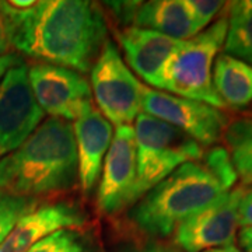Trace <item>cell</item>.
<instances>
[{
  "label": "cell",
  "mask_w": 252,
  "mask_h": 252,
  "mask_svg": "<svg viewBox=\"0 0 252 252\" xmlns=\"http://www.w3.org/2000/svg\"><path fill=\"white\" fill-rule=\"evenodd\" d=\"M9 46L44 63L89 72L104 46V14L86 0H44L28 9L0 1Z\"/></svg>",
  "instance_id": "cell-1"
},
{
  "label": "cell",
  "mask_w": 252,
  "mask_h": 252,
  "mask_svg": "<svg viewBox=\"0 0 252 252\" xmlns=\"http://www.w3.org/2000/svg\"><path fill=\"white\" fill-rule=\"evenodd\" d=\"M77 178L73 125L49 118L23 144L0 158V190L35 198L72 188Z\"/></svg>",
  "instance_id": "cell-2"
},
{
  "label": "cell",
  "mask_w": 252,
  "mask_h": 252,
  "mask_svg": "<svg viewBox=\"0 0 252 252\" xmlns=\"http://www.w3.org/2000/svg\"><path fill=\"white\" fill-rule=\"evenodd\" d=\"M225 192L203 162H185L136 202L130 219L144 234L168 237L181 221Z\"/></svg>",
  "instance_id": "cell-3"
},
{
  "label": "cell",
  "mask_w": 252,
  "mask_h": 252,
  "mask_svg": "<svg viewBox=\"0 0 252 252\" xmlns=\"http://www.w3.org/2000/svg\"><path fill=\"white\" fill-rule=\"evenodd\" d=\"M227 16L215 21L188 41H181L162 67L158 89L178 97L224 108L213 89L212 72L216 55L224 45Z\"/></svg>",
  "instance_id": "cell-4"
},
{
  "label": "cell",
  "mask_w": 252,
  "mask_h": 252,
  "mask_svg": "<svg viewBox=\"0 0 252 252\" xmlns=\"http://www.w3.org/2000/svg\"><path fill=\"white\" fill-rule=\"evenodd\" d=\"M137 200L185 162L199 161L203 146L157 118L139 114L135 122ZM136 200V202H137Z\"/></svg>",
  "instance_id": "cell-5"
},
{
  "label": "cell",
  "mask_w": 252,
  "mask_h": 252,
  "mask_svg": "<svg viewBox=\"0 0 252 252\" xmlns=\"http://www.w3.org/2000/svg\"><path fill=\"white\" fill-rule=\"evenodd\" d=\"M98 111L111 125H132L142 114L143 86L126 66L114 42L107 41L91 67Z\"/></svg>",
  "instance_id": "cell-6"
},
{
  "label": "cell",
  "mask_w": 252,
  "mask_h": 252,
  "mask_svg": "<svg viewBox=\"0 0 252 252\" xmlns=\"http://www.w3.org/2000/svg\"><path fill=\"white\" fill-rule=\"evenodd\" d=\"M142 111L192 137L200 146L217 143L228 125L219 108L143 86Z\"/></svg>",
  "instance_id": "cell-7"
},
{
  "label": "cell",
  "mask_w": 252,
  "mask_h": 252,
  "mask_svg": "<svg viewBox=\"0 0 252 252\" xmlns=\"http://www.w3.org/2000/svg\"><path fill=\"white\" fill-rule=\"evenodd\" d=\"M244 187L230 189L223 196L181 221L174 241L185 252H205L234 244L240 227V202Z\"/></svg>",
  "instance_id": "cell-8"
},
{
  "label": "cell",
  "mask_w": 252,
  "mask_h": 252,
  "mask_svg": "<svg viewBox=\"0 0 252 252\" xmlns=\"http://www.w3.org/2000/svg\"><path fill=\"white\" fill-rule=\"evenodd\" d=\"M28 81L44 114L63 121H76L91 102V87L80 73L49 63L28 67Z\"/></svg>",
  "instance_id": "cell-9"
},
{
  "label": "cell",
  "mask_w": 252,
  "mask_h": 252,
  "mask_svg": "<svg viewBox=\"0 0 252 252\" xmlns=\"http://www.w3.org/2000/svg\"><path fill=\"white\" fill-rule=\"evenodd\" d=\"M42 118L28 81V67L20 63L0 81V158L20 147Z\"/></svg>",
  "instance_id": "cell-10"
},
{
  "label": "cell",
  "mask_w": 252,
  "mask_h": 252,
  "mask_svg": "<svg viewBox=\"0 0 252 252\" xmlns=\"http://www.w3.org/2000/svg\"><path fill=\"white\" fill-rule=\"evenodd\" d=\"M137 152L132 125L118 126L104 158V171L97 192V206L105 215H114L136 203Z\"/></svg>",
  "instance_id": "cell-11"
},
{
  "label": "cell",
  "mask_w": 252,
  "mask_h": 252,
  "mask_svg": "<svg viewBox=\"0 0 252 252\" xmlns=\"http://www.w3.org/2000/svg\"><path fill=\"white\" fill-rule=\"evenodd\" d=\"M73 133L77 153V178L81 190L89 193L97 185L114 129L111 122L91 105L74 121Z\"/></svg>",
  "instance_id": "cell-12"
},
{
  "label": "cell",
  "mask_w": 252,
  "mask_h": 252,
  "mask_svg": "<svg viewBox=\"0 0 252 252\" xmlns=\"http://www.w3.org/2000/svg\"><path fill=\"white\" fill-rule=\"evenodd\" d=\"M86 217L70 203H51L34 209L18 221L9 237L0 244V252H28L36 243L55 231L80 228Z\"/></svg>",
  "instance_id": "cell-13"
},
{
  "label": "cell",
  "mask_w": 252,
  "mask_h": 252,
  "mask_svg": "<svg viewBox=\"0 0 252 252\" xmlns=\"http://www.w3.org/2000/svg\"><path fill=\"white\" fill-rule=\"evenodd\" d=\"M118 42L133 72L149 86L158 89L162 67L181 41L150 30L126 27L118 34Z\"/></svg>",
  "instance_id": "cell-14"
},
{
  "label": "cell",
  "mask_w": 252,
  "mask_h": 252,
  "mask_svg": "<svg viewBox=\"0 0 252 252\" xmlns=\"http://www.w3.org/2000/svg\"><path fill=\"white\" fill-rule=\"evenodd\" d=\"M130 27L156 31L177 41H188L200 32L185 0L140 1Z\"/></svg>",
  "instance_id": "cell-15"
},
{
  "label": "cell",
  "mask_w": 252,
  "mask_h": 252,
  "mask_svg": "<svg viewBox=\"0 0 252 252\" xmlns=\"http://www.w3.org/2000/svg\"><path fill=\"white\" fill-rule=\"evenodd\" d=\"M213 89L224 104L244 109L252 104V66L227 54H220L212 72Z\"/></svg>",
  "instance_id": "cell-16"
},
{
  "label": "cell",
  "mask_w": 252,
  "mask_h": 252,
  "mask_svg": "<svg viewBox=\"0 0 252 252\" xmlns=\"http://www.w3.org/2000/svg\"><path fill=\"white\" fill-rule=\"evenodd\" d=\"M237 177L252 185V118H241L227 125L223 133Z\"/></svg>",
  "instance_id": "cell-17"
},
{
  "label": "cell",
  "mask_w": 252,
  "mask_h": 252,
  "mask_svg": "<svg viewBox=\"0 0 252 252\" xmlns=\"http://www.w3.org/2000/svg\"><path fill=\"white\" fill-rule=\"evenodd\" d=\"M38 199L17 196L0 190V244L13 231L23 217L36 209Z\"/></svg>",
  "instance_id": "cell-18"
},
{
  "label": "cell",
  "mask_w": 252,
  "mask_h": 252,
  "mask_svg": "<svg viewBox=\"0 0 252 252\" xmlns=\"http://www.w3.org/2000/svg\"><path fill=\"white\" fill-rule=\"evenodd\" d=\"M224 54L252 66V16L243 21L228 23Z\"/></svg>",
  "instance_id": "cell-19"
},
{
  "label": "cell",
  "mask_w": 252,
  "mask_h": 252,
  "mask_svg": "<svg viewBox=\"0 0 252 252\" xmlns=\"http://www.w3.org/2000/svg\"><path fill=\"white\" fill-rule=\"evenodd\" d=\"M28 252H90L80 233L64 228L36 243Z\"/></svg>",
  "instance_id": "cell-20"
},
{
  "label": "cell",
  "mask_w": 252,
  "mask_h": 252,
  "mask_svg": "<svg viewBox=\"0 0 252 252\" xmlns=\"http://www.w3.org/2000/svg\"><path fill=\"white\" fill-rule=\"evenodd\" d=\"M203 164L209 171L216 177L219 182L227 190L234 187L238 180L234 165L231 161V156L224 147H213L203 154Z\"/></svg>",
  "instance_id": "cell-21"
},
{
  "label": "cell",
  "mask_w": 252,
  "mask_h": 252,
  "mask_svg": "<svg viewBox=\"0 0 252 252\" xmlns=\"http://www.w3.org/2000/svg\"><path fill=\"white\" fill-rule=\"evenodd\" d=\"M185 3L195 24L200 31H203L205 27L210 24V21L221 10L225 9L227 4L225 1H217V0H185Z\"/></svg>",
  "instance_id": "cell-22"
},
{
  "label": "cell",
  "mask_w": 252,
  "mask_h": 252,
  "mask_svg": "<svg viewBox=\"0 0 252 252\" xmlns=\"http://www.w3.org/2000/svg\"><path fill=\"white\" fill-rule=\"evenodd\" d=\"M139 3L140 1H108L105 4L114 11V14L122 23L132 24V20H133V16H135L136 9H137Z\"/></svg>",
  "instance_id": "cell-23"
},
{
  "label": "cell",
  "mask_w": 252,
  "mask_h": 252,
  "mask_svg": "<svg viewBox=\"0 0 252 252\" xmlns=\"http://www.w3.org/2000/svg\"><path fill=\"white\" fill-rule=\"evenodd\" d=\"M238 215L241 227H252V188L244 190Z\"/></svg>",
  "instance_id": "cell-24"
},
{
  "label": "cell",
  "mask_w": 252,
  "mask_h": 252,
  "mask_svg": "<svg viewBox=\"0 0 252 252\" xmlns=\"http://www.w3.org/2000/svg\"><path fill=\"white\" fill-rule=\"evenodd\" d=\"M21 63V59L18 58L17 55L6 54L3 56H0V81L4 77V74L9 72L11 67L17 66Z\"/></svg>",
  "instance_id": "cell-25"
},
{
  "label": "cell",
  "mask_w": 252,
  "mask_h": 252,
  "mask_svg": "<svg viewBox=\"0 0 252 252\" xmlns=\"http://www.w3.org/2000/svg\"><path fill=\"white\" fill-rule=\"evenodd\" d=\"M238 240L245 252H252V227H243L238 234Z\"/></svg>",
  "instance_id": "cell-26"
},
{
  "label": "cell",
  "mask_w": 252,
  "mask_h": 252,
  "mask_svg": "<svg viewBox=\"0 0 252 252\" xmlns=\"http://www.w3.org/2000/svg\"><path fill=\"white\" fill-rule=\"evenodd\" d=\"M7 49H9V41H7V35H6L3 16H1V11H0V56L6 55Z\"/></svg>",
  "instance_id": "cell-27"
},
{
  "label": "cell",
  "mask_w": 252,
  "mask_h": 252,
  "mask_svg": "<svg viewBox=\"0 0 252 252\" xmlns=\"http://www.w3.org/2000/svg\"><path fill=\"white\" fill-rule=\"evenodd\" d=\"M133 252H181L175 248L171 247H165V245H152V247H146L143 250H139V251Z\"/></svg>",
  "instance_id": "cell-28"
},
{
  "label": "cell",
  "mask_w": 252,
  "mask_h": 252,
  "mask_svg": "<svg viewBox=\"0 0 252 252\" xmlns=\"http://www.w3.org/2000/svg\"><path fill=\"white\" fill-rule=\"evenodd\" d=\"M205 252H243L240 248H237L234 244L231 245H225V247H219V248H213V250H209Z\"/></svg>",
  "instance_id": "cell-29"
}]
</instances>
